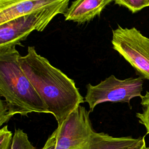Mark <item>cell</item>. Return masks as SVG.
I'll return each mask as SVG.
<instances>
[{"label": "cell", "mask_w": 149, "mask_h": 149, "mask_svg": "<svg viewBox=\"0 0 149 149\" xmlns=\"http://www.w3.org/2000/svg\"><path fill=\"white\" fill-rule=\"evenodd\" d=\"M19 61L48 113L55 117L58 126L84 102L74 81L38 54L34 47L29 46L27 54L20 56Z\"/></svg>", "instance_id": "6da1fadb"}, {"label": "cell", "mask_w": 149, "mask_h": 149, "mask_svg": "<svg viewBox=\"0 0 149 149\" xmlns=\"http://www.w3.org/2000/svg\"><path fill=\"white\" fill-rule=\"evenodd\" d=\"M16 47L0 48V95L5 98L12 118L16 114L48 113L34 87L22 70Z\"/></svg>", "instance_id": "7a4b0ae2"}, {"label": "cell", "mask_w": 149, "mask_h": 149, "mask_svg": "<svg viewBox=\"0 0 149 149\" xmlns=\"http://www.w3.org/2000/svg\"><path fill=\"white\" fill-rule=\"evenodd\" d=\"M69 4H62L21 16L0 24V48L21 45L33 31H42L54 17L63 14Z\"/></svg>", "instance_id": "3957f363"}, {"label": "cell", "mask_w": 149, "mask_h": 149, "mask_svg": "<svg viewBox=\"0 0 149 149\" xmlns=\"http://www.w3.org/2000/svg\"><path fill=\"white\" fill-rule=\"evenodd\" d=\"M143 85L141 77L121 80L111 75L97 85L89 83L86 86L84 102L88 104L90 112L97 105L106 102H126L129 104L132 98L143 97L141 94Z\"/></svg>", "instance_id": "277c9868"}, {"label": "cell", "mask_w": 149, "mask_h": 149, "mask_svg": "<svg viewBox=\"0 0 149 149\" xmlns=\"http://www.w3.org/2000/svg\"><path fill=\"white\" fill-rule=\"evenodd\" d=\"M111 42L113 48L149 80V38L135 27L118 26L112 31Z\"/></svg>", "instance_id": "5b68a950"}, {"label": "cell", "mask_w": 149, "mask_h": 149, "mask_svg": "<svg viewBox=\"0 0 149 149\" xmlns=\"http://www.w3.org/2000/svg\"><path fill=\"white\" fill-rule=\"evenodd\" d=\"M90 112L79 105L63 123L58 126L55 149H90L94 129Z\"/></svg>", "instance_id": "8992f818"}, {"label": "cell", "mask_w": 149, "mask_h": 149, "mask_svg": "<svg viewBox=\"0 0 149 149\" xmlns=\"http://www.w3.org/2000/svg\"><path fill=\"white\" fill-rule=\"evenodd\" d=\"M69 2V0H0V24L21 16Z\"/></svg>", "instance_id": "52a82bcc"}, {"label": "cell", "mask_w": 149, "mask_h": 149, "mask_svg": "<svg viewBox=\"0 0 149 149\" xmlns=\"http://www.w3.org/2000/svg\"><path fill=\"white\" fill-rule=\"evenodd\" d=\"M114 0H76L65 13L66 21L82 24L99 16L105 8Z\"/></svg>", "instance_id": "ba28073f"}, {"label": "cell", "mask_w": 149, "mask_h": 149, "mask_svg": "<svg viewBox=\"0 0 149 149\" xmlns=\"http://www.w3.org/2000/svg\"><path fill=\"white\" fill-rule=\"evenodd\" d=\"M140 139H134L131 136L115 137L94 130L91 136L90 149H125L137 143Z\"/></svg>", "instance_id": "9c48e42d"}, {"label": "cell", "mask_w": 149, "mask_h": 149, "mask_svg": "<svg viewBox=\"0 0 149 149\" xmlns=\"http://www.w3.org/2000/svg\"><path fill=\"white\" fill-rule=\"evenodd\" d=\"M10 149H36V148L29 140L27 134L19 128L15 130Z\"/></svg>", "instance_id": "30bf717a"}, {"label": "cell", "mask_w": 149, "mask_h": 149, "mask_svg": "<svg viewBox=\"0 0 149 149\" xmlns=\"http://www.w3.org/2000/svg\"><path fill=\"white\" fill-rule=\"evenodd\" d=\"M141 104L143 106V112H137L136 115L139 122L144 126L147 134H149V91H147L144 95L141 98Z\"/></svg>", "instance_id": "8fae6325"}, {"label": "cell", "mask_w": 149, "mask_h": 149, "mask_svg": "<svg viewBox=\"0 0 149 149\" xmlns=\"http://www.w3.org/2000/svg\"><path fill=\"white\" fill-rule=\"evenodd\" d=\"M115 3L129 9L132 13H136L145 7L149 6L148 0H114Z\"/></svg>", "instance_id": "7c38bea8"}, {"label": "cell", "mask_w": 149, "mask_h": 149, "mask_svg": "<svg viewBox=\"0 0 149 149\" xmlns=\"http://www.w3.org/2000/svg\"><path fill=\"white\" fill-rule=\"evenodd\" d=\"M13 136L7 125L2 127L0 129V149H10Z\"/></svg>", "instance_id": "4fadbf2b"}, {"label": "cell", "mask_w": 149, "mask_h": 149, "mask_svg": "<svg viewBox=\"0 0 149 149\" xmlns=\"http://www.w3.org/2000/svg\"><path fill=\"white\" fill-rule=\"evenodd\" d=\"M11 117L9 113V109L5 100H0V126L8 122Z\"/></svg>", "instance_id": "5bb4252c"}, {"label": "cell", "mask_w": 149, "mask_h": 149, "mask_svg": "<svg viewBox=\"0 0 149 149\" xmlns=\"http://www.w3.org/2000/svg\"><path fill=\"white\" fill-rule=\"evenodd\" d=\"M56 143V131L55 130L46 141L42 149H55Z\"/></svg>", "instance_id": "9a60e30c"}, {"label": "cell", "mask_w": 149, "mask_h": 149, "mask_svg": "<svg viewBox=\"0 0 149 149\" xmlns=\"http://www.w3.org/2000/svg\"><path fill=\"white\" fill-rule=\"evenodd\" d=\"M125 149H149V147L146 146L145 137L144 136L143 137H140V140L137 143Z\"/></svg>", "instance_id": "2e32d148"}, {"label": "cell", "mask_w": 149, "mask_h": 149, "mask_svg": "<svg viewBox=\"0 0 149 149\" xmlns=\"http://www.w3.org/2000/svg\"><path fill=\"white\" fill-rule=\"evenodd\" d=\"M148 2H149V0H148Z\"/></svg>", "instance_id": "e0dca14e"}]
</instances>
